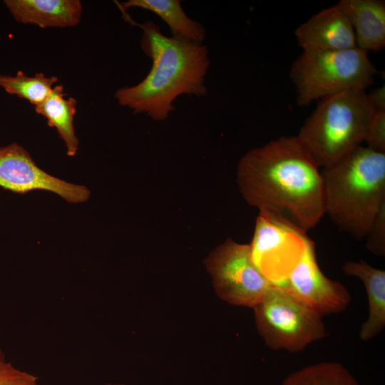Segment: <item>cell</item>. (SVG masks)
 I'll use <instances>...</instances> for the list:
<instances>
[{
  "instance_id": "obj_1",
  "label": "cell",
  "mask_w": 385,
  "mask_h": 385,
  "mask_svg": "<svg viewBox=\"0 0 385 385\" xmlns=\"http://www.w3.org/2000/svg\"><path fill=\"white\" fill-rule=\"evenodd\" d=\"M236 175L250 205L302 232L314 228L325 215L320 167L297 135L250 150L240 160Z\"/></svg>"
},
{
  "instance_id": "obj_20",
  "label": "cell",
  "mask_w": 385,
  "mask_h": 385,
  "mask_svg": "<svg viewBox=\"0 0 385 385\" xmlns=\"http://www.w3.org/2000/svg\"><path fill=\"white\" fill-rule=\"evenodd\" d=\"M366 249L379 257L385 255V205L373 221L366 237Z\"/></svg>"
},
{
  "instance_id": "obj_8",
  "label": "cell",
  "mask_w": 385,
  "mask_h": 385,
  "mask_svg": "<svg viewBox=\"0 0 385 385\" xmlns=\"http://www.w3.org/2000/svg\"><path fill=\"white\" fill-rule=\"evenodd\" d=\"M309 239L306 232L284 220L260 212L249 244L252 260L272 284L283 286Z\"/></svg>"
},
{
  "instance_id": "obj_14",
  "label": "cell",
  "mask_w": 385,
  "mask_h": 385,
  "mask_svg": "<svg viewBox=\"0 0 385 385\" xmlns=\"http://www.w3.org/2000/svg\"><path fill=\"white\" fill-rule=\"evenodd\" d=\"M342 270L346 275L359 278L365 287L369 315L361 326L359 337L362 341H369L385 327V271L364 260L345 262Z\"/></svg>"
},
{
  "instance_id": "obj_18",
  "label": "cell",
  "mask_w": 385,
  "mask_h": 385,
  "mask_svg": "<svg viewBox=\"0 0 385 385\" xmlns=\"http://www.w3.org/2000/svg\"><path fill=\"white\" fill-rule=\"evenodd\" d=\"M57 81V77H48L43 73L31 77L21 71H19L16 76L0 75L1 88L9 94L27 100L35 107L47 98Z\"/></svg>"
},
{
  "instance_id": "obj_4",
  "label": "cell",
  "mask_w": 385,
  "mask_h": 385,
  "mask_svg": "<svg viewBox=\"0 0 385 385\" xmlns=\"http://www.w3.org/2000/svg\"><path fill=\"white\" fill-rule=\"evenodd\" d=\"M374 112L365 91L330 96L319 100L297 137L323 168L361 145Z\"/></svg>"
},
{
  "instance_id": "obj_15",
  "label": "cell",
  "mask_w": 385,
  "mask_h": 385,
  "mask_svg": "<svg viewBox=\"0 0 385 385\" xmlns=\"http://www.w3.org/2000/svg\"><path fill=\"white\" fill-rule=\"evenodd\" d=\"M118 6L124 12L130 8L151 11L166 23L173 37L197 45L203 44L205 39L203 25L185 14L179 0H129Z\"/></svg>"
},
{
  "instance_id": "obj_6",
  "label": "cell",
  "mask_w": 385,
  "mask_h": 385,
  "mask_svg": "<svg viewBox=\"0 0 385 385\" xmlns=\"http://www.w3.org/2000/svg\"><path fill=\"white\" fill-rule=\"evenodd\" d=\"M252 309L257 331L272 350L298 353L326 337L322 317L285 287L273 284Z\"/></svg>"
},
{
  "instance_id": "obj_13",
  "label": "cell",
  "mask_w": 385,
  "mask_h": 385,
  "mask_svg": "<svg viewBox=\"0 0 385 385\" xmlns=\"http://www.w3.org/2000/svg\"><path fill=\"white\" fill-rule=\"evenodd\" d=\"M337 4L352 26L356 47L368 53L385 46V2L381 0H340Z\"/></svg>"
},
{
  "instance_id": "obj_17",
  "label": "cell",
  "mask_w": 385,
  "mask_h": 385,
  "mask_svg": "<svg viewBox=\"0 0 385 385\" xmlns=\"http://www.w3.org/2000/svg\"><path fill=\"white\" fill-rule=\"evenodd\" d=\"M282 385H364L343 365L320 362L295 371L286 377Z\"/></svg>"
},
{
  "instance_id": "obj_21",
  "label": "cell",
  "mask_w": 385,
  "mask_h": 385,
  "mask_svg": "<svg viewBox=\"0 0 385 385\" xmlns=\"http://www.w3.org/2000/svg\"><path fill=\"white\" fill-rule=\"evenodd\" d=\"M364 142L373 150L385 153V111H374L369 123Z\"/></svg>"
},
{
  "instance_id": "obj_10",
  "label": "cell",
  "mask_w": 385,
  "mask_h": 385,
  "mask_svg": "<svg viewBox=\"0 0 385 385\" xmlns=\"http://www.w3.org/2000/svg\"><path fill=\"white\" fill-rule=\"evenodd\" d=\"M281 287L322 317L344 311L351 300L343 284L328 278L322 272L317 261L314 243L310 239L299 261Z\"/></svg>"
},
{
  "instance_id": "obj_2",
  "label": "cell",
  "mask_w": 385,
  "mask_h": 385,
  "mask_svg": "<svg viewBox=\"0 0 385 385\" xmlns=\"http://www.w3.org/2000/svg\"><path fill=\"white\" fill-rule=\"evenodd\" d=\"M123 14L142 29L141 48L153 64L139 83L117 90L115 97L120 106L163 121L175 109L173 102L178 96L202 97L207 93L205 83L210 60L205 45L166 36L154 22L140 24Z\"/></svg>"
},
{
  "instance_id": "obj_5",
  "label": "cell",
  "mask_w": 385,
  "mask_h": 385,
  "mask_svg": "<svg viewBox=\"0 0 385 385\" xmlns=\"http://www.w3.org/2000/svg\"><path fill=\"white\" fill-rule=\"evenodd\" d=\"M368 53L357 47L340 51L304 52L292 63L289 77L297 103L307 106L315 100L346 91H365L377 70Z\"/></svg>"
},
{
  "instance_id": "obj_19",
  "label": "cell",
  "mask_w": 385,
  "mask_h": 385,
  "mask_svg": "<svg viewBox=\"0 0 385 385\" xmlns=\"http://www.w3.org/2000/svg\"><path fill=\"white\" fill-rule=\"evenodd\" d=\"M0 385H38V379L8 361L0 348Z\"/></svg>"
},
{
  "instance_id": "obj_3",
  "label": "cell",
  "mask_w": 385,
  "mask_h": 385,
  "mask_svg": "<svg viewBox=\"0 0 385 385\" xmlns=\"http://www.w3.org/2000/svg\"><path fill=\"white\" fill-rule=\"evenodd\" d=\"M321 174L325 215L340 231L362 240L385 205V153L360 145Z\"/></svg>"
},
{
  "instance_id": "obj_22",
  "label": "cell",
  "mask_w": 385,
  "mask_h": 385,
  "mask_svg": "<svg viewBox=\"0 0 385 385\" xmlns=\"http://www.w3.org/2000/svg\"><path fill=\"white\" fill-rule=\"evenodd\" d=\"M368 101L374 111H385V87L384 85L374 88L369 94H366Z\"/></svg>"
},
{
  "instance_id": "obj_11",
  "label": "cell",
  "mask_w": 385,
  "mask_h": 385,
  "mask_svg": "<svg viewBox=\"0 0 385 385\" xmlns=\"http://www.w3.org/2000/svg\"><path fill=\"white\" fill-rule=\"evenodd\" d=\"M304 52L346 50L356 47L349 19L337 4L314 14L295 30Z\"/></svg>"
},
{
  "instance_id": "obj_23",
  "label": "cell",
  "mask_w": 385,
  "mask_h": 385,
  "mask_svg": "<svg viewBox=\"0 0 385 385\" xmlns=\"http://www.w3.org/2000/svg\"><path fill=\"white\" fill-rule=\"evenodd\" d=\"M106 385H125L123 384H107Z\"/></svg>"
},
{
  "instance_id": "obj_7",
  "label": "cell",
  "mask_w": 385,
  "mask_h": 385,
  "mask_svg": "<svg viewBox=\"0 0 385 385\" xmlns=\"http://www.w3.org/2000/svg\"><path fill=\"white\" fill-rule=\"evenodd\" d=\"M215 290L224 301L253 308L273 285L251 258L249 244L226 240L205 260Z\"/></svg>"
},
{
  "instance_id": "obj_12",
  "label": "cell",
  "mask_w": 385,
  "mask_h": 385,
  "mask_svg": "<svg viewBox=\"0 0 385 385\" xmlns=\"http://www.w3.org/2000/svg\"><path fill=\"white\" fill-rule=\"evenodd\" d=\"M4 3L16 21L41 28L76 26L82 14L78 0H5Z\"/></svg>"
},
{
  "instance_id": "obj_16",
  "label": "cell",
  "mask_w": 385,
  "mask_h": 385,
  "mask_svg": "<svg viewBox=\"0 0 385 385\" xmlns=\"http://www.w3.org/2000/svg\"><path fill=\"white\" fill-rule=\"evenodd\" d=\"M62 85L55 86L47 98L35 107L37 113L43 115L50 127L55 128L63 140L68 155L74 156L78 149V140L73 127L77 101L73 98H65Z\"/></svg>"
},
{
  "instance_id": "obj_9",
  "label": "cell",
  "mask_w": 385,
  "mask_h": 385,
  "mask_svg": "<svg viewBox=\"0 0 385 385\" xmlns=\"http://www.w3.org/2000/svg\"><path fill=\"white\" fill-rule=\"evenodd\" d=\"M0 187L14 192L45 190L71 203H81L90 197L89 190L51 175L39 168L30 154L17 143L0 147Z\"/></svg>"
}]
</instances>
